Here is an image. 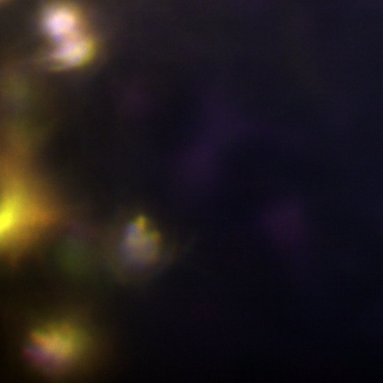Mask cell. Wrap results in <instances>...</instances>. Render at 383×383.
Instances as JSON below:
<instances>
[{
    "instance_id": "cell-4",
    "label": "cell",
    "mask_w": 383,
    "mask_h": 383,
    "mask_svg": "<svg viewBox=\"0 0 383 383\" xmlns=\"http://www.w3.org/2000/svg\"><path fill=\"white\" fill-rule=\"evenodd\" d=\"M50 61L57 68H72L85 63L95 49L94 40L83 32L55 43Z\"/></svg>"
},
{
    "instance_id": "cell-1",
    "label": "cell",
    "mask_w": 383,
    "mask_h": 383,
    "mask_svg": "<svg viewBox=\"0 0 383 383\" xmlns=\"http://www.w3.org/2000/svg\"><path fill=\"white\" fill-rule=\"evenodd\" d=\"M82 348V336L74 328L67 323H54L32 332L26 355L36 366L54 372L74 363Z\"/></svg>"
},
{
    "instance_id": "cell-3",
    "label": "cell",
    "mask_w": 383,
    "mask_h": 383,
    "mask_svg": "<svg viewBox=\"0 0 383 383\" xmlns=\"http://www.w3.org/2000/svg\"><path fill=\"white\" fill-rule=\"evenodd\" d=\"M40 21L43 31L55 43L83 30L82 13L75 5L65 1H55L45 6Z\"/></svg>"
},
{
    "instance_id": "cell-2",
    "label": "cell",
    "mask_w": 383,
    "mask_h": 383,
    "mask_svg": "<svg viewBox=\"0 0 383 383\" xmlns=\"http://www.w3.org/2000/svg\"><path fill=\"white\" fill-rule=\"evenodd\" d=\"M160 250V237L145 219L137 218L128 225L123 233L122 252L129 267L139 270L151 266Z\"/></svg>"
}]
</instances>
